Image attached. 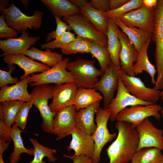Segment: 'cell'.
<instances>
[{"label":"cell","instance_id":"d6a6232c","mask_svg":"<svg viewBox=\"0 0 163 163\" xmlns=\"http://www.w3.org/2000/svg\"><path fill=\"white\" fill-rule=\"evenodd\" d=\"M29 140L34 147V158L29 163H46L43 160L45 157H47L49 162L52 163H54L57 160V158L53 155V154L56 152V150L41 144L34 138H30Z\"/></svg>","mask_w":163,"mask_h":163},{"label":"cell","instance_id":"74e56055","mask_svg":"<svg viewBox=\"0 0 163 163\" xmlns=\"http://www.w3.org/2000/svg\"><path fill=\"white\" fill-rule=\"evenodd\" d=\"M33 105L32 101L25 102L17 112L14 123L22 130L26 127L28 113Z\"/></svg>","mask_w":163,"mask_h":163},{"label":"cell","instance_id":"7a4b0ae2","mask_svg":"<svg viewBox=\"0 0 163 163\" xmlns=\"http://www.w3.org/2000/svg\"><path fill=\"white\" fill-rule=\"evenodd\" d=\"M151 40L155 44L154 56L157 74L153 88L159 90L163 89V0H158L154 8Z\"/></svg>","mask_w":163,"mask_h":163},{"label":"cell","instance_id":"f35d334b","mask_svg":"<svg viewBox=\"0 0 163 163\" xmlns=\"http://www.w3.org/2000/svg\"><path fill=\"white\" fill-rule=\"evenodd\" d=\"M56 22V27L55 30L47 34L46 42L52 39H56L62 36L67 31L72 30L71 27L66 22L62 21L60 17L56 15H53Z\"/></svg>","mask_w":163,"mask_h":163},{"label":"cell","instance_id":"8d00e7d4","mask_svg":"<svg viewBox=\"0 0 163 163\" xmlns=\"http://www.w3.org/2000/svg\"><path fill=\"white\" fill-rule=\"evenodd\" d=\"M76 39V37H75L74 33L69 31H67L59 38L50 42L42 44L41 47L42 49H49L50 50L60 48L62 46Z\"/></svg>","mask_w":163,"mask_h":163},{"label":"cell","instance_id":"bcb514c9","mask_svg":"<svg viewBox=\"0 0 163 163\" xmlns=\"http://www.w3.org/2000/svg\"><path fill=\"white\" fill-rule=\"evenodd\" d=\"M71 2L77 6L80 9L90 5V2L86 0H70Z\"/></svg>","mask_w":163,"mask_h":163},{"label":"cell","instance_id":"277c9868","mask_svg":"<svg viewBox=\"0 0 163 163\" xmlns=\"http://www.w3.org/2000/svg\"><path fill=\"white\" fill-rule=\"evenodd\" d=\"M53 86L43 84L35 86L30 94L32 102L42 118L41 127L45 132L53 134V122L55 114L51 110L48 100L53 97Z\"/></svg>","mask_w":163,"mask_h":163},{"label":"cell","instance_id":"681fc988","mask_svg":"<svg viewBox=\"0 0 163 163\" xmlns=\"http://www.w3.org/2000/svg\"><path fill=\"white\" fill-rule=\"evenodd\" d=\"M9 0H1L0 1V11L1 12L5 8L6 6L8 5Z\"/></svg>","mask_w":163,"mask_h":163},{"label":"cell","instance_id":"484cf974","mask_svg":"<svg viewBox=\"0 0 163 163\" xmlns=\"http://www.w3.org/2000/svg\"><path fill=\"white\" fill-rule=\"evenodd\" d=\"M151 40V39L149 40L138 53L136 63L133 65V70L135 75L141 73L143 71L146 72L151 77L152 84L155 85L156 82L155 76L157 70L155 66L149 61L147 54L148 48Z\"/></svg>","mask_w":163,"mask_h":163},{"label":"cell","instance_id":"8fae6325","mask_svg":"<svg viewBox=\"0 0 163 163\" xmlns=\"http://www.w3.org/2000/svg\"><path fill=\"white\" fill-rule=\"evenodd\" d=\"M139 137L137 151L154 147L163 151V130L156 127L148 118L136 128Z\"/></svg>","mask_w":163,"mask_h":163},{"label":"cell","instance_id":"3957f363","mask_svg":"<svg viewBox=\"0 0 163 163\" xmlns=\"http://www.w3.org/2000/svg\"><path fill=\"white\" fill-rule=\"evenodd\" d=\"M94 60H87L78 58L69 62L66 69L74 76L77 88H93L103 74L94 65Z\"/></svg>","mask_w":163,"mask_h":163},{"label":"cell","instance_id":"f907efd6","mask_svg":"<svg viewBox=\"0 0 163 163\" xmlns=\"http://www.w3.org/2000/svg\"><path fill=\"white\" fill-rule=\"evenodd\" d=\"M21 2L24 5L25 8H27L28 5L29 0H21Z\"/></svg>","mask_w":163,"mask_h":163},{"label":"cell","instance_id":"f546056e","mask_svg":"<svg viewBox=\"0 0 163 163\" xmlns=\"http://www.w3.org/2000/svg\"><path fill=\"white\" fill-rule=\"evenodd\" d=\"M80 13L97 30L106 35L108 25L104 13L89 5L81 9Z\"/></svg>","mask_w":163,"mask_h":163},{"label":"cell","instance_id":"816d5d0a","mask_svg":"<svg viewBox=\"0 0 163 163\" xmlns=\"http://www.w3.org/2000/svg\"><path fill=\"white\" fill-rule=\"evenodd\" d=\"M159 97L163 101V89L159 92Z\"/></svg>","mask_w":163,"mask_h":163},{"label":"cell","instance_id":"db71d44e","mask_svg":"<svg viewBox=\"0 0 163 163\" xmlns=\"http://www.w3.org/2000/svg\"><path fill=\"white\" fill-rule=\"evenodd\" d=\"M160 112L161 115L162 117L163 118V109H162Z\"/></svg>","mask_w":163,"mask_h":163},{"label":"cell","instance_id":"ba28073f","mask_svg":"<svg viewBox=\"0 0 163 163\" xmlns=\"http://www.w3.org/2000/svg\"><path fill=\"white\" fill-rule=\"evenodd\" d=\"M160 105L153 104L148 105L138 104L127 107L118 114L116 120L127 122L136 128L145 119L153 117L160 121L161 115L159 113L162 109Z\"/></svg>","mask_w":163,"mask_h":163},{"label":"cell","instance_id":"e0dca14e","mask_svg":"<svg viewBox=\"0 0 163 163\" xmlns=\"http://www.w3.org/2000/svg\"><path fill=\"white\" fill-rule=\"evenodd\" d=\"M21 35L18 38H9L0 40V48L3 52L0 56L18 54H23L40 40L39 37H30L29 32L22 31Z\"/></svg>","mask_w":163,"mask_h":163},{"label":"cell","instance_id":"4fadbf2b","mask_svg":"<svg viewBox=\"0 0 163 163\" xmlns=\"http://www.w3.org/2000/svg\"><path fill=\"white\" fill-rule=\"evenodd\" d=\"M154 8L143 5L123 15L118 18L126 26L141 28L152 34L153 28Z\"/></svg>","mask_w":163,"mask_h":163},{"label":"cell","instance_id":"e575fe53","mask_svg":"<svg viewBox=\"0 0 163 163\" xmlns=\"http://www.w3.org/2000/svg\"><path fill=\"white\" fill-rule=\"evenodd\" d=\"M91 41L88 39L80 36L76 39L62 47V53L68 55L77 53H90Z\"/></svg>","mask_w":163,"mask_h":163},{"label":"cell","instance_id":"30bf717a","mask_svg":"<svg viewBox=\"0 0 163 163\" xmlns=\"http://www.w3.org/2000/svg\"><path fill=\"white\" fill-rule=\"evenodd\" d=\"M119 75L128 91L136 98L154 104L160 99V92L153 88L146 87L140 78L128 75L121 68Z\"/></svg>","mask_w":163,"mask_h":163},{"label":"cell","instance_id":"c3c4849f","mask_svg":"<svg viewBox=\"0 0 163 163\" xmlns=\"http://www.w3.org/2000/svg\"><path fill=\"white\" fill-rule=\"evenodd\" d=\"M9 143V142L0 140V154H3L4 151L7 149Z\"/></svg>","mask_w":163,"mask_h":163},{"label":"cell","instance_id":"f6af8a7d","mask_svg":"<svg viewBox=\"0 0 163 163\" xmlns=\"http://www.w3.org/2000/svg\"><path fill=\"white\" fill-rule=\"evenodd\" d=\"M129 0H109L110 10L117 9L125 4Z\"/></svg>","mask_w":163,"mask_h":163},{"label":"cell","instance_id":"2e32d148","mask_svg":"<svg viewBox=\"0 0 163 163\" xmlns=\"http://www.w3.org/2000/svg\"><path fill=\"white\" fill-rule=\"evenodd\" d=\"M77 89L74 82L55 85L53 100L49 105L51 111L56 115L61 109L73 105Z\"/></svg>","mask_w":163,"mask_h":163},{"label":"cell","instance_id":"d590c367","mask_svg":"<svg viewBox=\"0 0 163 163\" xmlns=\"http://www.w3.org/2000/svg\"><path fill=\"white\" fill-rule=\"evenodd\" d=\"M144 5L143 0H129L120 8L104 13L106 18L114 19L129 11Z\"/></svg>","mask_w":163,"mask_h":163},{"label":"cell","instance_id":"5b68a950","mask_svg":"<svg viewBox=\"0 0 163 163\" xmlns=\"http://www.w3.org/2000/svg\"><path fill=\"white\" fill-rule=\"evenodd\" d=\"M111 114L108 108L100 107L96 113V130L92 135L94 143V149L92 157V163H99L101 159V154L104 146L117 136V133H111L107 128V123Z\"/></svg>","mask_w":163,"mask_h":163},{"label":"cell","instance_id":"9a60e30c","mask_svg":"<svg viewBox=\"0 0 163 163\" xmlns=\"http://www.w3.org/2000/svg\"><path fill=\"white\" fill-rule=\"evenodd\" d=\"M76 112L73 105L61 109L55 115L53 122V129L57 140L70 135L76 127L75 117Z\"/></svg>","mask_w":163,"mask_h":163},{"label":"cell","instance_id":"ab89813d","mask_svg":"<svg viewBox=\"0 0 163 163\" xmlns=\"http://www.w3.org/2000/svg\"><path fill=\"white\" fill-rule=\"evenodd\" d=\"M9 70L8 71L0 70V88L10 84H16L19 81L16 77H13L11 73L14 71L15 67L14 65H8Z\"/></svg>","mask_w":163,"mask_h":163},{"label":"cell","instance_id":"836d02e7","mask_svg":"<svg viewBox=\"0 0 163 163\" xmlns=\"http://www.w3.org/2000/svg\"><path fill=\"white\" fill-rule=\"evenodd\" d=\"M90 53L93 57L97 60L100 66V70L103 75L111 62L107 47L100 43L91 42Z\"/></svg>","mask_w":163,"mask_h":163},{"label":"cell","instance_id":"1f68e13d","mask_svg":"<svg viewBox=\"0 0 163 163\" xmlns=\"http://www.w3.org/2000/svg\"><path fill=\"white\" fill-rule=\"evenodd\" d=\"M24 102L21 101L10 100L1 102L0 116L9 127L11 128L17 112Z\"/></svg>","mask_w":163,"mask_h":163},{"label":"cell","instance_id":"f5cc1de1","mask_svg":"<svg viewBox=\"0 0 163 163\" xmlns=\"http://www.w3.org/2000/svg\"><path fill=\"white\" fill-rule=\"evenodd\" d=\"M3 154H0V163H5L2 157Z\"/></svg>","mask_w":163,"mask_h":163},{"label":"cell","instance_id":"7dc6e473","mask_svg":"<svg viewBox=\"0 0 163 163\" xmlns=\"http://www.w3.org/2000/svg\"><path fill=\"white\" fill-rule=\"evenodd\" d=\"M158 0H143L144 6L149 8H154L157 5Z\"/></svg>","mask_w":163,"mask_h":163},{"label":"cell","instance_id":"60d3db41","mask_svg":"<svg viewBox=\"0 0 163 163\" xmlns=\"http://www.w3.org/2000/svg\"><path fill=\"white\" fill-rule=\"evenodd\" d=\"M18 36L17 31L8 26L6 24L4 16L0 17V37L1 38L16 37Z\"/></svg>","mask_w":163,"mask_h":163},{"label":"cell","instance_id":"52a82bcc","mask_svg":"<svg viewBox=\"0 0 163 163\" xmlns=\"http://www.w3.org/2000/svg\"><path fill=\"white\" fill-rule=\"evenodd\" d=\"M69 59H63L54 66L38 74L30 75L28 82L31 86L53 83L55 85L75 82V78L69 72L67 71L66 66Z\"/></svg>","mask_w":163,"mask_h":163},{"label":"cell","instance_id":"9c48e42d","mask_svg":"<svg viewBox=\"0 0 163 163\" xmlns=\"http://www.w3.org/2000/svg\"><path fill=\"white\" fill-rule=\"evenodd\" d=\"M62 19L71 27L78 36L87 38L91 42L98 43L107 47V35L97 30L82 15L79 14L63 18Z\"/></svg>","mask_w":163,"mask_h":163},{"label":"cell","instance_id":"d4e9b609","mask_svg":"<svg viewBox=\"0 0 163 163\" xmlns=\"http://www.w3.org/2000/svg\"><path fill=\"white\" fill-rule=\"evenodd\" d=\"M52 12L53 15L67 18L80 13V9L77 6L66 0H41Z\"/></svg>","mask_w":163,"mask_h":163},{"label":"cell","instance_id":"b9f144b4","mask_svg":"<svg viewBox=\"0 0 163 163\" xmlns=\"http://www.w3.org/2000/svg\"><path fill=\"white\" fill-rule=\"evenodd\" d=\"M90 6L104 13L110 10L109 0H91Z\"/></svg>","mask_w":163,"mask_h":163},{"label":"cell","instance_id":"11a10c76","mask_svg":"<svg viewBox=\"0 0 163 163\" xmlns=\"http://www.w3.org/2000/svg\"><path fill=\"white\" fill-rule=\"evenodd\" d=\"M161 163H163V152H162V157Z\"/></svg>","mask_w":163,"mask_h":163},{"label":"cell","instance_id":"4316f807","mask_svg":"<svg viewBox=\"0 0 163 163\" xmlns=\"http://www.w3.org/2000/svg\"><path fill=\"white\" fill-rule=\"evenodd\" d=\"M23 132L14 123L11 129L10 136L13 141L14 149L13 152L9 156L10 163H17L20 159V155L26 153L29 155H33L34 149H27L24 146L21 134Z\"/></svg>","mask_w":163,"mask_h":163},{"label":"cell","instance_id":"ac0fdd59","mask_svg":"<svg viewBox=\"0 0 163 163\" xmlns=\"http://www.w3.org/2000/svg\"><path fill=\"white\" fill-rule=\"evenodd\" d=\"M117 34L121 44L119 54L121 68L128 75L135 76L133 70V63L136 60L138 52L127 36L119 28Z\"/></svg>","mask_w":163,"mask_h":163},{"label":"cell","instance_id":"44dd1931","mask_svg":"<svg viewBox=\"0 0 163 163\" xmlns=\"http://www.w3.org/2000/svg\"><path fill=\"white\" fill-rule=\"evenodd\" d=\"M30 75L14 85L5 86L0 90V102L10 100H18L24 102L32 101V97L27 91Z\"/></svg>","mask_w":163,"mask_h":163},{"label":"cell","instance_id":"ffe728a7","mask_svg":"<svg viewBox=\"0 0 163 163\" xmlns=\"http://www.w3.org/2000/svg\"><path fill=\"white\" fill-rule=\"evenodd\" d=\"M3 60L4 63L8 65L16 64L24 70V74L21 77V80L34 72H42L50 68L46 65L27 57L23 54L7 55L4 56Z\"/></svg>","mask_w":163,"mask_h":163},{"label":"cell","instance_id":"6da1fadb","mask_svg":"<svg viewBox=\"0 0 163 163\" xmlns=\"http://www.w3.org/2000/svg\"><path fill=\"white\" fill-rule=\"evenodd\" d=\"M115 126L118 131L117 138L106 150L109 163H129L137 151L138 133L127 122L118 121Z\"/></svg>","mask_w":163,"mask_h":163},{"label":"cell","instance_id":"4dcf8cb0","mask_svg":"<svg viewBox=\"0 0 163 163\" xmlns=\"http://www.w3.org/2000/svg\"><path fill=\"white\" fill-rule=\"evenodd\" d=\"M158 148H146L137 151L131 160V163H161L162 153Z\"/></svg>","mask_w":163,"mask_h":163},{"label":"cell","instance_id":"7bdbcfd3","mask_svg":"<svg viewBox=\"0 0 163 163\" xmlns=\"http://www.w3.org/2000/svg\"><path fill=\"white\" fill-rule=\"evenodd\" d=\"M11 128L6 125L2 117L0 116V140L11 142L12 140L10 136Z\"/></svg>","mask_w":163,"mask_h":163},{"label":"cell","instance_id":"d6986e66","mask_svg":"<svg viewBox=\"0 0 163 163\" xmlns=\"http://www.w3.org/2000/svg\"><path fill=\"white\" fill-rule=\"evenodd\" d=\"M72 139L67 150H73L75 153L72 157L83 155L92 158L94 149V143L91 135L88 134L75 127L70 133Z\"/></svg>","mask_w":163,"mask_h":163},{"label":"cell","instance_id":"cb8c5ba5","mask_svg":"<svg viewBox=\"0 0 163 163\" xmlns=\"http://www.w3.org/2000/svg\"><path fill=\"white\" fill-rule=\"evenodd\" d=\"M114 20L118 27L127 36L138 53L147 41L152 38V34L146 30L136 27H128L118 18Z\"/></svg>","mask_w":163,"mask_h":163},{"label":"cell","instance_id":"8992f818","mask_svg":"<svg viewBox=\"0 0 163 163\" xmlns=\"http://www.w3.org/2000/svg\"><path fill=\"white\" fill-rule=\"evenodd\" d=\"M1 13L4 16L7 25L19 33L26 31L28 28L38 29L42 24L43 14L41 12L37 10L32 15H27L15 6L13 2Z\"/></svg>","mask_w":163,"mask_h":163},{"label":"cell","instance_id":"83f0119b","mask_svg":"<svg viewBox=\"0 0 163 163\" xmlns=\"http://www.w3.org/2000/svg\"><path fill=\"white\" fill-rule=\"evenodd\" d=\"M23 54L33 59L41 62L50 68L54 66L63 59L62 54L56 52H53L49 49H46L45 51H43L32 46Z\"/></svg>","mask_w":163,"mask_h":163},{"label":"cell","instance_id":"f1b7e54d","mask_svg":"<svg viewBox=\"0 0 163 163\" xmlns=\"http://www.w3.org/2000/svg\"><path fill=\"white\" fill-rule=\"evenodd\" d=\"M96 90L94 88L77 89L73 104L76 111L103 99V96Z\"/></svg>","mask_w":163,"mask_h":163},{"label":"cell","instance_id":"603a6c76","mask_svg":"<svg viewBox=\"0 0 163 163\" xmlns=\"http://www.w3.org/2000/svg\"><path fill=\"white\" fill-rule=\"evenodd\" d=\"M107 19L108 25L106 35L108 39L107 48L112 62L116 67L120 68L119 54L121 49V44L118 36V26L114 19L110 18Z\"/></svg>","mask_w":163,"mask_h":163},{"label":"cell","instance_id":"ee69618b","mask_svg":"<svg viewBox=\"0 0 163 163\" xmlns=\"http://www.w3.org/2000/svg\"><path fill=\"white\" fill-rule=\"evenodd\" d=\"M64 156L72 159L73 163H92V158L84 155H81L72 157L64 154Z\"/></svg>","mask_w":163,"mask_h":163},{"label":"cell","instance_id":"5bb4252c","mask_svg":"<svg viewBox=\"0 0 163 163\" xmlns=\"http://www.w3.org/2000/svg\"><path fill=\"white\" fill-rule=\"evenodd\" d=\"M120 68L116 67L111 62L100 80L95 85L94 88L100 91L103 94L104 109L107 108L114 98V92L117 89Z\"/></svg>","mask_w":163,"mask_h":163},{"label":"cell","instance_id":"7402d4cb","mask_svg":"<svg viewBox=\"0 0 163 163\" xmlns=\"http://www.w3.org/2000/svg\"><path fill=\"white\" fill-rule=\"evenodd\" d=\"M100 102H96L86 108L81 109L75 114L76 127L90 135L94 134L96 129L94 116L97 109L100 107Z\"/></svg>","mask_w":163,"mask_h":163},{"label":"cell","instance_id":"7c38bea8","mask_svg":"<svg viewBox=\"0 0 163 163\" xmlns=\"http://www.w3.org/2000/svg\"><path fill=\"white\" fill-rule=\"evenodd\" d=\"M153 104L139 100L131 94L125 87L119 76L116 96L107 107L111 112L110 119L112 122L116 120L119 113L128 106L138 104L148 105Z\"/></svg>","mask_w":163,"mask_h":163}]
</instances>
